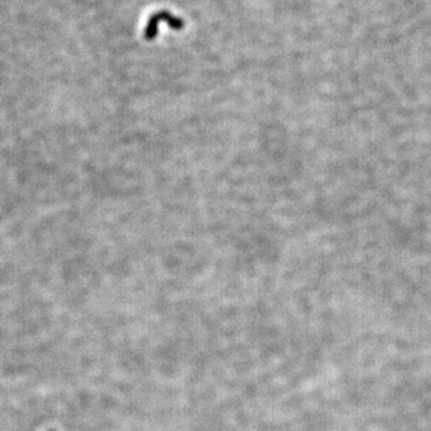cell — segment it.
<instances>
[{
    "label": "cell",
    "mask_w": 431,
    "mask_h": 431,
    "mask_svg": "<svg viewBox=\"0 0 431 431\" xmlns=\"http://www.w3.org/2000/svg\"><path fill=\"white\" fill-rule=\"evenodd\" d=\"M159 22L167 23L170 28L176 30V31L182 30L183 26H185V21L182 18L176 17V16H174L173 13L167 11V10H162V11H158L150 16L145 31H144V38H145L146 41H152V40L156 39L157 34H158Z\"/></svg>",
    "instance_id": "cell-1"
}]
</instances>
